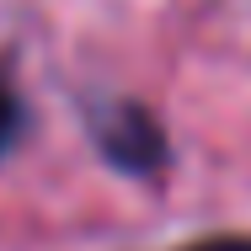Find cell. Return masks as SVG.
Listing matches in <instances>:
<instances>
[{
    "label": "cell",
    "instance_id": "1",
    "mask_svg": "<svg viewBox=\"0 0 251 251\" xmlns=\"http://www.w3.org/2000/svg\"><path fill=\"white\" fill-rule=\"evenodd\" d=\"M91 134H97L101 155L134 176H150L155 166L166 160V134L139 101H107L91 112Z\"/></svg>",
    "mask_w": 251,
    "mask_h": 251
},
{
    "label": "cell",
    "instance_id": "2",
    "mask_svg": "<svg viewBox=\"0 0 251 251\" xmlns=\"http://www.w3.org/2000/svg\"><path fill=\"white\" fill-rule=\"evenodd\" d=\"M16 134H22V101H16V91H11V80L0 75V155L11 150Z\"/></svg>",
    "mask_w": 251,
    "mask_h": 251
},
{
    "label": "cell",
    "instance_id": "3",
    "mask_svg": "<svg viewBox=\"0 0 251 251\" xmlns=\"http://www.w3.org/2000/svg\"><path fill=\"white\" fill-rule=\"evenodd\" d=\"M187 251H251V241H203V246H187Z\"/></svg>",
    "mask_w": 251,
    "mask_h": 251
}]
</instances>
